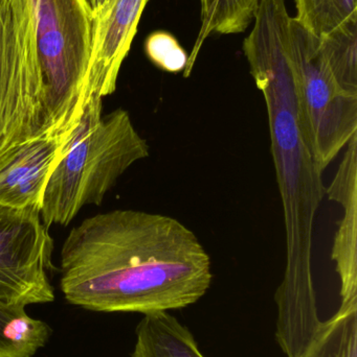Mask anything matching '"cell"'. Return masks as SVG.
<instances>
[{"instance_id": "30bf717a", "label": "cell", "mask_w": 357, "mask_h": 357, "mask_svg": "<svg viewBox=\"0 0 357 357\" xmlns=\"http://www.w3.org/2000/svg\"><path fill=\"white\" fill-rule=\"evenodd\" d=\"M71 137H39L23 146L0 171V205L41 210L46 183Z\"/></svg>"}, {"instance_id": "2e32d148", "label": "cell", "mask_w": 357, "mask_h": 357, "mask_svg": "<svg viewBox=\"0 0 357 357\" xmlns=\"http://www.w3.org/2000/svg\"><path fill=\"white\" fill-rule=\"evenodd\" d=\"M296 6L295 18L319 38L357 21V0H296Z\"/></svg>"}, {"instance_id": "9a60e30c", "label": "cell", "mask_w": 357, "mask_h": 357, "mask_svg": "<svg viewBox=\"0 0 357 357\" xmlns=\"http://www.w3.org/2000/svg\"><path fill=\"white\" fill-rule=\"evenodd\" d=\"M323 58L342 89L357 96V21L320 37Z\"/></svg>"}, {"instance_id": "7a4b0ae2", "label": "cell", "mask_w": 357, "mask_h": 357, "mask_svg": "<svg viewBox=\"0 0 357 357\" xmlns=\"http://www.w3.org/2000/svg\"><path fill=\"white\" fill-rule=\"evenodd\" d=\"M291 16L285 0H262L243 52L268 109L272 160L282 199L286 264L275 294L277 322L289 329L318 322L312 254L316 214L326 187L298 114L293 75L287 58Z\"/></svg>"}, {"instance_id": "52a82bcc", "label": "cell", "mask_w": 357, "mask_h": 357, "mask_svg": "<svg viewBox=\"0 0 357 357\" xmlns=\"http://www.w3.org/2000/svg\"><path fill=\"white\" fill-rule=\"evenodd\" d=\"M54 241L36 208L0 205V302L27 308L50 303Z\"/></svg>"}, {"instance_id": "8992f818", "label": "cell", "mask_w": 357, "mask_h": 357, "mask_svg": "<svg viewBox=\"0 0 357 357\" xmlns=\"http://www.w3.org/2000/svg\"><path fill=\"white\" fill-rule=\"evenodd\" d=\"M286 52L300 123L324 174L357 135V96L340 87L323 58L320 38L295 17L289 20Z\"/></svg>"}, {"instance_id": "5bb4252c", "label": "cell", "mask_w": 357, "mask_h": 357, "mask_svg": "<svg viewBox=\"0 0 357 357\" xmlns=\"http://www.w3.org/2000/svg\"><path fill=\"white\" fill-rule=\"evenodd\" d=\"M298 357H357V301L342 303L333 317L322 321Z\"/></svg>"}, {"instance_id": "4fadbf2b", "label": "cell", "mask_w": 357, "mask_h": 357, "mask_svg": "<svg viewBox=\"0 0 357 357\" xmlns=\"http://www.w3.org/2000/svg\"><path fill=\"white\" fill-rule=\"evenodd\" d=\"M52 329L25 307L0 302V357H31L50 340Z\"/></svg>"}, {"instance_id": "ba28073f", "label": "cell", "mask_w": 357, "mask_h": 357, "mask_svg": "<svg viewBox=\"0 0 357 357\" xmlns=\"http://www.w3.org/2000/svg\"><path fill=\"white\" fill-rule=\"evenodd\" d=\"M148 0H106L92 15L88 90L103 100L117 89L122 64L131 47Z\"/></svg>"}, {"instance_id": "3957f363", "label": "cell", "mask_w": 357, "mask_h": 357, "mask_svg": "<svg viewBox=\"0 0 357 357\" xmlns=\"http://www.w3.org/2000/svg\"><path fill=\"white\" fill-rule=\"evenodd\" d=\"M149 156L150 146L128 111L103 115V100L88 105L46 183L40 210L44 224L66 226L82 208L101 205L119 178Z\"/></svg>"}, {"instance_id": "5b68a950", "label": "cell", "mask_w": 357, "mask_h": 357, "mask_svg": "<svg viewBox=\"0 0 357 357\" xmlns=\"http://www.w3.org/2000/svg\"><path fill=\"white\" fill-rule=\"evenodd\" d=\"M45 137L36 0H0V171Z\"/></svg>"}, {"instance_id": "8fae6325", "label": "cell", "mask_w": 357, "mask_h": 357, "mask_svg": "<svg viewBox=\"0 0 357 357\" xmlns=\"http://www.w3.org/2000/svg\"><path fill=\"white\" fill-rule=\"evenodd\" d=\"M130 357H205L188 327L169 312L145 314Z\"/></svg>"}, {"instance_id": "e0dca14e", "label": "cell", "mask_w": 357, "mask_h": 357, "mask_svg": "<svg viewBox=\"0 0 357 357\" xmlns=\"http://www.w3.org/2000/svg\"><path fill=\"white\" fill-rule=\"evenodd\" d=\"M145 48L149 59L163 70L180 73L186 68L188 56L170 33L163 31L152 33L147 39Z\"/></svg>"}, {"instance_id": "9c48e42d", "label": "cell", "mask_w": 357, "mask_h": 357, "mask_svg": "<svg viewBox=\"0 0 357 357\" xmlns=\"http://www.w3.org/2000/svg\"><path fill=\"white\" fill-rule=\"evenodd\" d=\"M357 135L345 154L331 184L325 191L330 201L342 206L331 259L341 281L342 303L357 301Z\"/></svg>"}, {"instance_id": "277c9868", "label": "cell", "mask_w": 357, "mask_h": 357, "mask_svg": "<svg viewBox=\"0 0 357 357\" xmlns=\"http://www.w3.org/2000/svg\"><path fill=\"white\" fill-rule=\"evenodd\" d=\"M46 137L73 135L92 100V12L86 0H36Z\"/></svg>"}, {"instance_id": "6da1fadb", "label": "cell", "mask_w": 357, "mask_h": 357, "mask_svg": "<svg viewBox=\"0 0 357 357\" xmlns=\"http://www.w3.org/2000/svg\"><path fill=\"white\" fill-rule=\"evenodd\" d=\"M68 303L99 312L145 314L189 307L213 281L196 233L173 216L117 209L71 229L61 250Z\"/></svg>"}, {"instance_id": "7c38bea8", "label": "cell", "mask_w": 357, "mask_h": 357, "mask_svg": "<svg viewBox=\"0 0 357 357\" xmlns=\"http://www.w3.org/2000/svg\"><path fill=\"white\" fill-rule=\"evenodd\" d=\"M262 0H201V26L188 56L184 77H189L201 47L212 33H243L255 19Z\"/></svg>"}, {"instance_id": "ac0fdd59", "label": "cell", "mask_w": 357, "mask_h": 357, "mask_svg": "<svg viewBox=\"0 0 357 357\" xmlns=\"http://www.w3.org/2000/svg\"><path fill=\"white\" fill-rule=\"evenodd\" d=\"M86 1L89 4L90 10H92V15H94L104 4L106 0H86Z\"/></svg>"}]
</instances>
